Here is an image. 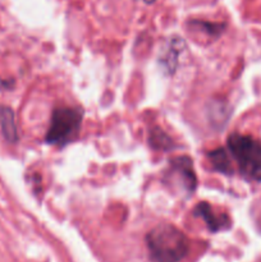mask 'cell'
I'll use <instances>...</instances> for the list:
<instances>
[{
	"label": "cell",
	"instance_id": "obj_1",
	"mask_svg": "<svg viewBox=\"0 0 261 262\" xmlns=\"http://www.w3.org/2000/svg\"><path fill=\"white\" fill-rule=\"evenodd\" d=\"M146 245L151 262H181L189 252L188 238L170 224H160L150 230Z\"/></svg>",
	"mask_w": 261,
	"mask_h": 262
},
{
	"label": "cell",
	"instance_id": "obj_2",
	"mask_svg": "<svg viewBox=\"0 0 261 262\" xmlns=\"http://www.w3.org/2000/svg\"><path fill=\"white\" fill-rule=\"evenodd\" d=\"M228 148L240 173L248 181L261 182V141L252 136L233 133L228 137Z\"/></svg>",
	"mask_w": 261,
	"mask_h": 262
},
{
	"label": "cell",
	"instance_id": "obj_3",
	"mask_svg": "<svg viewBox=\"0 0 261 262\" xmlns=\"http://www.w3.org/2000/svg\"><path fill=\"white\" fill-rule=\"evenodd\" d=\"M83 112L76 107H58L51 115L45 141L50 145L64 146L74 141L81 129Z\"/></svg>",
	"mask_w": 261,
	"mask_h": 262
},
{
	"label": "cell",
	"instance_id": "obj_4",
	"mask_svg": "<svg viewBox=\"0 0 261 262\" xmlns=\"http://www.w3.org/2000/svg\"><path fill=\"white\" fill-rule=\"evenodd\" d=\"M170 174L178 177L182 188L187 193H193L197 186V177L193 169V161L188 156H176L170 160Z\"/></svg>",
	"mask_w": 261,
	"mask_h": 262
},
{
	"label": "cell",
	"instance_id": "obj_5",
	"mask_svg": "<svg viewBox=\"0 0 261 262\" xmlns=\"http://www.w3.org/2000/svg\"><path fill=\"white\" fill-rule=\"evenodd\" d=\"M194 216L201 217L207 225L210 232L216 233L220 230L229 229L232 222H230L229 216L224 212H216L207 202H200L193 210Z\"/></svg>",
	"mask_w": 261,
	"mask_h": 262
},
{
	"label": "cell",
	"instance_id": "obj_6",
	"mask_svg": "<svg viewBox=\"0 0 261 262\" xmlns=\"http://www.w3.org/2000/svg\"><path fill=\"white\" fill-rule=\"evenodd\" d=\"M0 130L7 141L14 143L18 141V129L14 112L5 105H0Z\"/></svg>",
	"mask_w": 261,
	"mask_h": 262
},
{
	"label": "cell",
	"instance_id": "obj_7",
	"mask_svg": "<svg viewBox=\"0 0 261 262\" xmlns=\"http://www.w3.org/2000/svg\"><path fill=\"white\" fill-rule=\"evenodd\" d=\"M209 160L211 163L212 169L219 173L223 174H232L233 173V165L230 161L229 155H228L227 150L224 148H216L209 152Z\"/></svg>",
	"mask_w": 261,
	"mask_h": 262
},
{
	"label": "cell",
	"instance_id": "obj_8",
	"mask_svg": "<svg viewBox=\"0 0 261 262\" xmlns=\"http://www.w3.org/2000/svg\"><path fill=\"white\" fill-rule=\"evenodd\" d=\"M148 141H150L151 147L155 148V150L168 151L174 147L171 138L159 127H154L150 130V138H148Z\"/></svg>",
	"mask_w": 261,
	"mask_h": 262
},
{
	"label": "cell",
	"instance_id": "obj_9",
	"mask_svg": "<svg viewBox=\"0 0 261 262\" xmlns=\"http://www.w3.org/2000/svg\"><path fill=\"white\" fill-rule=\"evenodd\" d=\"M143 2L147 3V4H151V3H154V2H155V0H143Z\"/></svg>",
	"mask_w": 261,
	"mask_h": 262
}]
</instances>
